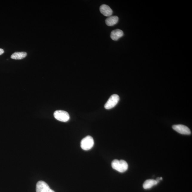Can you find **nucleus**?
Wrapping results in <instances>:
<instances>
[{
  "label": "nucleus",
  "mask_w": 192,
  "mask_h": 192,
  "mask_svg": "<svg viewBox=\"0 0 192 192\" xmlns=\"http://www.w3.org/2000/svg\"><path fill=\"white\" fill-rule=\"evenodd\" d=\"M27 56L26 52H16L13 53L11 56V59H21L25 58Z\"/></svg>",
  "instance_id": "obj_11"
},
{
  "label": "nucleus",
  "mask_w": 192,
  "mask_h": 192,
  "mask_svg": "<svg viewBox=\"0 0 192 192\" xmlns=\"http://www.w3.org/2000/svg\"><path fill=\"white\" fill-rule=\"evenodd\" d=\"M160 180H161L162 179H163V178H162V177H160Z\"/></svg>",
  "instance_id": "obj_14"
},
{
  "label": "nucleus",
  "mask_w": 192,
  "mask_h": 192,
  "mask_svg": "<svg viewBox=\"0 0 192 192\" xmlns=\"http://www.w3.org/2000/svg\"><path fill=\"white\" fill-rule=\"evenodd\" d=\"M119 21V18L116 16H109L105 20V23L108 26H113L116 24Z\"/></svg>",
  "instance_id": "obj_9"
},
{
  "label": "nucleus",
  "mask_w": 192,
  "mask_h": 192,
  "mask_svg": "<svg viewBox=\"0 0 192 192\" xmlns=\"http://www.w3.org/2000/svg\"><path fill=\"white\" fill-rule=\"evenodd\" d=\"M111 166L113 169L120 173H124L127 170L128 165L124 160L115 159L111 163Z\"/></svg>",
  "instance_id": "obj_1"
},
{
  "label": "nucleus",
  "mask_w": 192,
  "mask_h": 192,
  "mask_svg": "<svg viewBox=\"0 0 192 192\" xmlns=\"http://www.w3.org/2000/svg\"><path fill=\"white\" fill-rule=\"evenodd\" d=\"M4 53V50L3 49H1V48H0V55H1Z\"/></svg>",
  "instance_id": "obj_12"
},
{
  "label": "nucleus",
  "mask_w": 192,
  "mask_h": 192,
  "mask_svg": "<svg viewBox=\"0 0 192 192\" xmlns=\"http://www.w3.org/2000/svg\"><path fill=\"white\" fill-rule=\"evenodd\" d=\"M36 192H55L50 189L48 185L45 182L40 181L38 182L36 186Z\"/></svg>",
  "instance_id": "obj_6"
},
{
  "label": "nucleus",
  "mask_w": 192,
  "mask_h": 192,
  "mask_svg": "<svg viewBox=\"0 0 192 192\" xmlns=\"http://www.w3.org/2000/svg\"><path fill=\"white\" fill-rule=\"evenodd\" d=\"M124 35V33L121 30L117 29L111 31V38L113 41H117L122 38Z\"/></svg>",
  "instance_id": "obj_8"
},
{
  "label": "nucleus",
  "mask_w": 192,
  "mask_h": 192,
  "mask_svg": "<svg viewBox=\"0 0 192 192\" xmlns=\"http://www.w3.org/2000/svg\"><path fill=\"white\" fill-rule=\"evenodd\" d=\"M158 183L156 180L148 179L145 181L143 184V187L145 189H150L153 186L156 185Z\"/></svg>",
  "instance_id": "obj_10"
},
{
  "label": "nucleus",
  "mask_w": 192,
  "mask_h": 192,
  "mask_svg": "<svg viewBox=\"0 0 192 192\" xmlns=\"http://www.w3.org/2000/svg\"><path fill=\"white\" fill-rule=\"evenodd\" d=\"M172 128L175 131L182 135H190L191 134V132L189 128L184 125H174L173 126Z\"/></svg>",
  "instance_id": "obj_5"
},
{
  "label": "nucleus",
  "mask_w": 192,
  "mask_h": 192,
  "mask_svg": "<svg viewBox=\"0 0 192 192\" xmlns=\"http://www.w3.org/2000/svg\"><path fill=\"white\" fill-rule=\"evenodd\" d=\"M119 100H120V98L118 95L117 94L112 95L106 102L104 105V107L106 109H112L118 103Z\"/></svg>",
  "instance_id": "obj_4"
},
{
  "label": "nucleus",
  "mask_w": 192,
  "mask_h": 192,
  "mask_svg": "<svg viewBox=\"0 0 192 192\" xmlns=\"http://www.w3.org/2000/svg\"><path fill=\"white\" fill-rule=\"evenodd\" d=\"M54 116L57 120L63 122H68L70 119V115L67 112L61 110L55 111Z\"/></svg>",
  "instance_id": "obj_3"
},
{
  "label": "nucleus",
  "mask_w": 192,
  "mask_h": 192,
  "mask_svg": "<svg viewBox=\"0 0 192 192\" xmlns=\"http://www.w3.org/2000/svg\"><path fill=\"white\" fill-rule=\"evenodd\" d=\"M94 140L92 137L87 136L82 139L81 143V147L82 149L85 150H90L94 146Z\"/></svg>",
  "instance_id": "obj_2"
},
{
  "label": "nucleus",
  "mask_w": 192,
  "mask_h": 192,
  "mask_svg": "<svg viewBox=\"0 0 192 192\" xmlns=\"http://www.w3.org/2000/svg\"><path fill=\"white\" fill-rule=\"evenodd\" d=\"M100 11L102 14L106 16H111L113 13L110 7L106 4H102L100 7Z\"/></svg>",
  "instance_id": "obj_7"
},
{
  "label": "nucleus",
  "mask_w": 192,
  "mask_h": 192,
  "mask_svg": "<svg viewBox=\"0 0 192 192\" xmlns=\"http://www.w3.org/2000/svg\"><path fill=\"white\" fill-rule=\"evenodd\" d=\"M156 181L158 182V183H159V182H160V181L161 180H160V178H158L157 179H156Z\"/></svg>",
  "instance_id": "obj_13"
}]
</instances>
